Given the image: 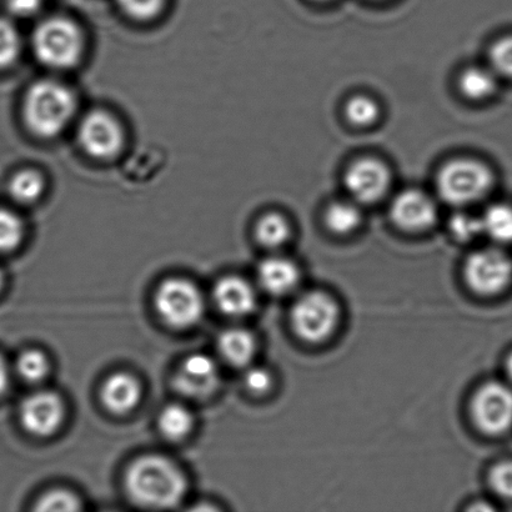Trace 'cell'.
Instances as JSON below:
<instances>
[{
	"label": "cell",
	"mask_w": 512,
	"mask_h": 512,
	"mask_svg": "<svg viewBox=\"0 0 512 512\" xmlns=\"http://www.w3.org/2000/svg\"><path fill=\"white\" fill-rule=\"evenodd\" d=\"M130 498L154 509H172L187 494V480L172 461L149 455L134 461L125 475Z\"/></svg>",
	"instance_id": "obj_1"
},
{
	"label": "cell",
	"mask_w": 512,
	"mask_h": 512,
	"mask_svg": "<svg viewBox=\"0 0 512 512\" xmlns=\"http://www.w3.org/2000/svg\"><path fill=\"white\" fill-rule=\"evenodd\" d=\"M77 100L72 90L55 80H40L29 89L24 102V117L34 134L53 138L73 119Z\"/></svg>",
	"instance_id": "obj_2"
},
{
	"label": "cell",
	"mask_w": 512,
	"mask_h": 512,
	"mask_svg": "<svg viewBox=\"0 0 512 512\" xmlns=\"http://www.w3.org/2000/svg\"><path fill=\"white\" fill-rule=\"evenodd\" d=\"M494 183V173L488 165L468 158L451 160L436 179L440 197L455 207L480 202L488 197Z\"/></svg>",
	"instance_id": "obj_3"
},
{
	"label": "cell",
	"mask_w": 512,
	"mask_h": 512,
	"mask_svg": "<svg viewBox=\"0 0 512 512\" xmlns=\"http://www.w3.org/2000/svg\"><path fill=\"white\" fill-rule=\"evenodd\" d=\"M33 49L35 57L47 67L69 69L82 57V33L72 20L50 18L34 30Z\"/></svg>",
	"instance_id": "obj_4"
},
{
	"label": "cell",
	"mask_w": 512,
	"mask_h": 512,
	"mask_svg": "<svg viewBox=\"0 0 512 512\" xmlns=\"http://www.w3.org/2000/svg\"><path fill=\"white\" fill-rule=\"evenodd\" d=\"M340 323V306L324 291H309L295 301L291 325L295 334L308 343L328 340Z\"/></svg>",
	"instance_id": "obj_5"
},
{
	"label": "cell",
	"mask_w": 512,
	"mask_h": 512,
	"mask_svg": "<svg viewBox=\"0 0 512 512\" xmlns=\"http://www.w3.org/2000/svg\"><path fill=\"white\" fill-rule=\"evenodd\" d=\"M155 308L160 318L175 329H187L204 314V299L192 281L170 279L159 286Z\"/></svg>",
	"instance_id": "obj_6"
},
{
	"label": "cell",
	"mask_w": 512,
	"mask_h": 512,
	"mask_svg": "<svg viewBox=\"0 0 512 512\" xmlns=\"http://www.w3.org/2000/svg\"><path fill=\"white\" fill-rule=\"evenodd\" d=\"M465 279L480 295L500 294L511 283L512 260L500 248H486L470 255L465 264Z\"/></svg>",
	"instance_id": "obj_7"
},
{
	"label": "cell",
	"mask_w": 512,
	"mask_h": 512,
	"mask_svg": "<svg viewBox=\"0 0 512 512\" xmlns=\"http://www.w3.org/2000/svg\"><path fill=\"white\" fill-rule=\"evenodd\" d=\"M471 414L485 434H504L512 426V390L498 381L481 386L471 404Z\"/></svg>",
	"instance_id": "obj_8"
},
{
	"label": "cell",
	"mask_w": 512,
	"mask_h": 512,
	"mask_svg": "<svg viewBox=\"0 0 512 512\" xmlns=\"http://www.w3.org/2000/svg\"><path fill=\"white\" fill-rule=\"evenodd\" d=\"M79 140L85 152L92 157L109 159L115 157L123 147V129L113 115L94 110L82 120Z\"/></svg>",
	"instance_id": "obj_9"
},
{
	"label": "cell",
	"mask_w": 512,
	"mask_h": 512,
	"mask_svg": "<svg viewBox=\"0 0 512 512\" xmlns=\"http://www.w3.org/2000/svg\"><path fill=\"white\" fill-rule=\"evenodd\" d=\"M390 184V170L378 159H360L345 174L346 189L356 203L378 202L388 193Z\"/></svg>",
	"instance_id": "obj_10"
},
{
	"label": "cell",
	"mask_w": 512,
	"mask_h": 512,
	"mask_svg": "<svg viewBox=\"0 0 512 512\" xmlns=\"http://www.w3.org/2000/svg\"><path fill=\"white\" fill-rule=\"evenodd\" d=\"M64 405L53 391H39L28 396L20 406V420L30 434L49 436L62 425Z\"/></svg>",
	"instance_id": "obj_11"
},
{
	"label": "cell",
	"mask_w": 512,
	"mask_h": 512,
	"mask_svg": "<svg viewBox=\"0 0 512 512\" xmlns=\"http://www.w3.org/2000/svg\"><path fill=\"white\" fill-rule=\"evenodd\" d=\"M391 218L400 229L421 232L431 227L438 217V208L428 194L410 189L396 195L391 203Z\"/></svg>",
	"instance_id": "obj_12"
},
{
	"label": "cell",
	"mask_w": 512,
	"mask_h": 512,
	"mask_svg": "<svg viewBox=\"0 0 512 512\" xmlns=\"http://www.w3.org/2000/svg\"><path fill=\"white\" fill-rule=\"evenodd\" d=\"M175 386L185 396L193 399L207 398L219 384L218 365L209 356H189L175 375Z\"/></svg>",
	"instance_id": "obj_13"
},
{
	"label": "cell",
	"mask_w": 512,
	"mask_h": 512,
	"mask_svg": "<svg viewBox=\"0 0 512 512\" xmlns=\"http://www.w3.org/2000/svg\"><path fill=\"white\" fill-rule=\"evenodd\" d=\"M214 300L220 311L233 318H243L256 308V294L247 280L228 276L218 281L214 289Z\"/></svg>",
	"instance_id": "obj_14"
},
{
	"label": "cell",
	"mask_w": 512,
	"mask_h": 512,
	"mask_svg": "<svg viewBox=\"0 0 512 512\" xmlns=\"http://www.w3.org/2000/svg\"><path fill=\"white\" fill-rule=\"evenodd\" d=\"M258 279L266 293L284 296L298 288L300 270L293 261L273 256L259 265Z\"/></svg>",
	"instance_id": "obj_15"
},
{
	"label": "cell",
	"mask_w": 512,
	"mask_h": 512,
	"mask_svg": "<svg viewBox=\"0 0 512 512\" xmlns=\"http://www.w3.org/2000/svg\"><path fill=\"white\" fill-rule=\"evenodd\" d=\"M142 398V388L134 376L118 373L109 376L102 388L103 404L115 414L132 411Z\"/></svg>",
	"instance_id": "obj_16"
},
{
	"label": "cell",
	"mask_w": 512,
	"mask_h": 512,
	"mask_svg": "<svg viewBox=\"0 0 512 512\" xmlns=\"http://www.w3.org/2000/svg\"><path fill=\"white\" fill-rule=\"evenodd\" d=\"M219 351L230 365L244 368L252 363L256 353L254 336L244 329L224 331L219 339Z\"/></svg>",
	"instance_id": "obj_17"
},
{
	"label": "cell",
	"mask_w": 512,
	"mask_h": 512,
	"mask_svg": "<svg viewBox=\"0 0 512 512\" xmlns=\"http://www.w3.org/2000/svg\"><path fill=\"white\" fill-rule=\"evenodd\" d=\"M483 235L499 245L512 244V205L494 203L480 215Z\"/></svg>",
	"instance_id": "obj_18"
},
{
	"label": "cell",
	"mask_w": 512,
	"mask_h": 512,
	"mask_svg": "<svg viewBox=\"0 0 512 512\" xmlns=\"http://www.w3.org/2000/svg\"><path fill=\"white\" fill-rule=\"evenodd\" d=\"M499 77L490 67H470L460 77L461 92L473 100L493 97L498 89Z\"/></svg>",
	"instance_id": "obj_19"
},
{
	"label": "cell",
	"mask_w": 512,
	"mask_h": 512,
	"mask_svg": "<svg viewBox=\"0 0 512 512\" xmlns=\"http://www.w3.org/2000/svg\"><path fill=\"white\" fill-rule=\"evenodd\" d=\"M193 414L183 405L167 406L159 416V429L169 440H182L192 431Z\"/></svg>",
	"instance_id": "obj_20"
},
{
	"label": "cell",
	"mask_w": 512,
	"mask_h": 512,
	"mask_svg": "<svg viewBox=\"0 0 512 512\" xmlns=\"http://www.w3.org/2000/svg\"><path fill=\"white\" fill-rule=\"evenodd\" d=\"M256 238L266 248H280L288 242L291 228L288 220L278 213L264 215L256 224Z\"/></svg>",
	"instance_id": "obj_21"
},
{
	"label": "cell",
	"mask_w": 512,
	"mask_h": 512,
	"mask_svg": "<svg viewBox=\"0 0 512 512\" xmlns=\"http://www.w3.org/2000/svg\"><path fill=\"white\" fill-rule=\"evenodd\" d=\"M325 223L335 234H350L361 224V212L356 202H338L326 210Z\"/></svg>",
	"instance_id": "obj_22"
},
{
	"label": "cell",
	"mask_w": 512,
	"mask_h": 512,
	"mask_svg": "<svg viewBox=\"0 0 512 512\" xmlns=\"http://www.w3.org/2000/svg\"><path fill=\"white\" fill-rule=\"evenodd\" d=\"M44 180L35 170H23L15 174L9 184V193L18 203L30 204L42 197Z\"/></svg>",
	"instance_id": "obj_23"
},
{
	"label": "cell",
	"mask_w": 512,
	"mask_h": 512,
	"mask_svg": "<svg viewBox=\"0 0 512 512\" xmlns=\"http://www.w3.org/2000/svg\"><path fill=\"white\" fill-rule=\"evenodd\" d=\"M17 371L24 380L37 383L48 375L49 361L42 351L29 350L19 356Z\"/></svg>",
	"instance_id": "obj_24"
},
{
	"label": "cell",
	"mask_w": 512,
	"mask_h": 512,
	"mask_svg": "<svg viewBox=\"0 0 512 512\" xmlns=\"http://www.w3.org/2000/svg\"><path fill=\"white\" fill-rule=\"evenodd\" d=\"M345 113L351 123L366 127V125L376 122L380 115V109L374 99L358 95V97L351 98L346 104Z\"/></svg>",
	"instance_id": "obj_25"
},
{
	"label": "cell",
	"mask_w": 512,
	"mask_h": 512,
	"mask_svg": "<svg viewBox=\"0 0 512 512\" xmlns=\"http://www.w3.org/2000/svg\"><path fill=\"white\" fill-rule=\"evenodd\" d=\"M22 239V220L9 210L0 209V253L12 252Z\"/></svg>",
	"instance_id": "obj_26"
},
{
	"label": "cell",
	"mask_w": 512,
	"mask_h": 512,
	"mask_svg": "<svg viewBox=\"0 0 512 512\" xmlns=\"http://www.w3.org/2000/svg\"><path fill=\"white\" fill-rule=\"evenodd\" d=\"M489 67L499 78L512 80V34L496 40L489 52Z\"/></svg>",
	"instance_id": "obj_27"
},
{
	"label": "cell",
	"mask_w": 512,
	"mask_h": 512,
	"mask_svg": "<svg viewBox=\"0 0 512 512\" xmlns=\"http://www.w3.org/2000/svg\"><path fill=\"white\" fill-rule=\"evenodd\" d=\"M20 45L17 28L9 20L0 18V68H7L18 59Z\"/></svg>",
	"instance_id": "obj_28"
},
{
	"label": "cell",
	"mask_w": 512,
	"mask_h": 512,
	"mask_svg": "<svg viewBox=\"0 0 512 512\" xmlns=\"http://www.w3.org/2000/svg\"><path fill=\"white\" fill-rule=\"evenodd\" d=\"M450 232L461 242H470L483 235L480 215L459 212L453 215L449 223Z\"/></svg>",
	"instance_id": "obj_29"
},
{
	"label": "cell",
	"mask_w": 512,
	"mask_h": 512,
	"mask_svg": "<svg viewBox=\"0 0 512 512\" xmlns=\"http://www.w3.org/2000/svg\"><path fill=\"white\" fill-rule=\"evenodd\" d=\"M80 509V501L65 490L49 491L38 500L35 510L42 512H74Z\"/></svg>",
	"instance_id": "obj_30"
},
{
	"label": "cell",
	"mask_w": 512,
	"mask_h": 512,
	"mask_svg": "<svg viewBox=\"0 0 512 512\" xmlns=\"http://www.w3.org/2000/svg\"><path fill=\"white\" fill-rule=\"evenodd\" d=\"M118 3L130 17L147 20L159 14L164 0H118Z\"/></svg>",
	"instance_id": "obj_31"
},
{
	"label": "cell",
	"mask_w": 512,
	"mask_h": 512,
	"mask_svg": "<svg viewBox=\"0 0 512 512\" xmlns=\"http://www.w3.org/2000/svg\"><path fill=\"white\" fill-rule=\"evenodd\" d=\"M490 485L500 498L512 500V461L494 466L490 473Z\"/></svg>",
	"instance_id": "obj_32"
},
{
	"label": "cell",
	"mask_w": 512,
	"mask_h": 512,
	"mask_svg": "<svg viewBox=\"0 0 512 512\" xmlns=\"http://www.w3.org/2000/svg\"><path fill=\"white\" fill-rule=\"evenodd\" d=\"M245 385L254 394H264L273 385V378L268 370L263 368H252L245 374Z\"/></svg>",
	"instance_id": "obj_33"
},
{
	"label": "cell",
	"mask_w": 512,
	"mask_h": 512,
	"mask_svg": "<svg viewBox=\"0 0 512 512\" xmlns=\"http://www.w3.org/2000/svg\"><path fill=\"white\" fill-rule=\"evenodd\" d=\"M43 3L44 0H8V9L15 17L27 18L37 14Z\"/></svg>",
	"instance_id": "obj_34"
},
{
	"label": "cell",
	"mask_w": 512,
	"mask_h": 512,
	"mask_svg": "<svg viewBox=\"0 0 512 512\" xmlns=\"http://www.w3.org/2000/svg\"><path fill=\"white\" fill-rule=\"evenodd\" d=\"M9 384V370L4 359L0 356V395L7 390Z\"/></svg>",
	"instance_id": "obj_35"
},
{
	"label": "cell",
	"mask_w": 512,
	"mask_h": 512,
	"mask_svg": "<svg viewBox=\"0 0 512 512\" xmlns=\"http://www.w3.org/2000/svg\"><path fill=\"white\" fill-rule=\"evenodd\" d=\"M506 369H508V375L512 381V354L509 356L508 363H506Z\"/></svg>",
	"instance_id": "obj_36"
},
{
	"label": "cell",
	"mask_w": 512,
	"mask_h": 512,
	"mask_svg": "<svg viewBox=\"0 0 512 512\" xmlns=\"http://www.w3.org/2000/svg\"><path fill=\"white\" fill-rule=\"evenodd\" d=\"M2 283H3L2 273H0V288H2Z\"/></svg>",
	"instance_id": "obj_37"
}]
</instances>
